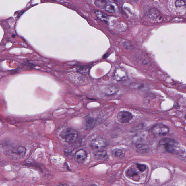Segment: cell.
<instances>
[{
	"label": "cell",
	"instance_id": "6da1fadb",
	"mask_svg": "<svg viewBox=\"0 0 186 186\" xmlns=\"http://www.w3.org/2000/svg\"><path fill=\"white\" fill-rule=\"evenodd\" d=\"M159 145L163 146L167 151L171 154H177L180 153V145L174 140L163 138L160 141Z\"/></svg>",
	"mask_w": 186,
	"mask_h": 186
},
{
	"label": "cell",
	"instance_id": "7a4b0ae2",
	"mask_svg": "<svg viewBox=\"0 0 186 186\" xmlns=\"http://www.w3.org/2000/svg\"><path fill=\"white\" fill-rule=\"evenodd\" d=\"M60 136L69 143H74L77 140L78 133L75 129L68 128L61 133Z\"/></svg>",
	"mask_w": 186,
	"mask_h": 186
},
{
	"label": "cell",
	"instance_id": "3957f363",
	"mask_svg": "<svg viewBox=\"0 0 186 186\" xmlns=\"http://www.w3.org/2000/svg\"><path fill=\"white\" fill-rule=\"evenodd\" d=\"M106 140L104 138L97 137L92 140L90 142V146L96 151H100L107 146Z\"/></svg>",
	"mask_w": 186,
	"mask_h": 186
},
{
	"label": "cell",
	"instance_id": "277c9868",
	"mask_svg": "<svg viewBox=\"0 0 186 186\" xmlns=\"http://www.w3.org/2000/svg\"><path fill=\"white\" fill-rule=\"evenodd\" d=\"M152 133L154 136L160 137L164 136L169 132V127L164 124H156L152 128Z\"/></svg>",
	"mask_w": 186,
	"mask_h": 186
},
{
	"label": "cell",
	"instance_id": "5b68a950",
	"mask_svg": "<svg viewBox=\"0 0 186 186\" xmlns=\"http://www.w3.org/2000/svg\"><path fill=\"white\" fill-rule=\"evenodd\" d=\"M133 116L132 114L127 111H122L117 115V119L118 121L121 123H127L132 119Z\"/></svg>",
	"mask_w": 186,
	"mask_h": 186
},
{
	"label": "cell",
	"instance_id": "8992f818",
	"mask_svg": "<svg viewBox=\"0 0 186 186\" xmlns=\"http://www.w3.org/2000/svg\"><path fill=\"white\" fill-rule=\"evenodd\" d=\"M87 157V152L83 149L78 150L75 153V161L78 162L82 163L85 161Z\"/></svg>",
	"mask_w": 186,
	"mask_h": 186
},
{
	"label": "cell",
	"instance_id": "52a82bcc",
	"mask_svg": "<svg viewBox=\"0 0 186 186\" xmlns=\"http://www.w3.org/2000/svg\"><path fill=\"white\" fill-rule=\"evenodd\" d=\"M26 152V149L23 146H19L17 148L11 150V154L13 158H20L24 156Z\"/></svg>",
	"mask_w": 186,
	"mask_h": 186
},
{
	"label": "cell",
	"instance_id": "ba28073f",
	"mask_svg": "<svg viewBox=\"0 0 186 186\" xmlns=\"http://www.w3.org/2000/svg\"><path fill=\"white\" fill-rule=\"evenodd\" d=\"M115 80L117 81H121L126 78L127 75L124 71L121 69H117L115 72L114 76Z\"/></svg>",
	"mask_w": 186,
	"mask_h": 186
},
{
	"label": "cell",
	"instance_id": "9c48e42d",
	"mask_svg": "<svg viewBox=\"0 0 186 186\" xmlns=\"http://www.w3.org/2000/svg\"><path fill=\"white\" fill-rule=\"evenodd\" d=\"M118 90L119 88L117 86H111L106 87L104 89V92L106 95L110 96L114 95Z\"/></svg>",
	"mask_w": 186,
	"mask_h": 186
},
{
	"label": "cell",
	"instance_id": "30bf717a",
	"mask_svg": "<svg viewBox=\"0 0 186 186\" xmlns=\"http://www.w3.org/2000/svg\"><path fill=\"white\" fill-rule=\"evenodd\" d=\"M105 9L106 11L111 13H115L118 10V8L117 5L113 2H108Z\"/></svg>",
	"mask_w": 186,
	"mask_h": 186
},
{
	"label": "cell",
	"instance_id": "8fae6325",
	"mask_svg": "<svg viewBox=\"0 0 186 186\" xmlns=\"http://www.w3.org/2000/svg\"><path fill=\"white\" fill-rule=\"evenodd\" d=\"M96 152L95 155L97 159L103 161L107 160L108 159V156L106 151L102 150Z\"/></svg>",
	"mask_w": 186,
	"mask_h": 186
},
{
	"label": "cell",
	"instance_id": "7c38bea8",
	"mask_svg": "<svg viewBox=\"0 0 186 186\" xmlns=\"http://www.w3.org/2000/svg\"><path fill=\"white\" fill-rule=\"evenodd\" d=\"M95 120L94 119L91 117H88L86 119L85 121V127L86 129L90 130L94 128L95 126Z\"/></svg>",
	"mask_w": 186,
	"mask_h": 186
},
{
	"label": "cell",
	"instance_id": "4fadbf2b",
	"mask_svg": "<svg viewBox=\"0 0 186 186\" xmlns=\"http://www.w3.org/2000/svg\"><path fill=\"white\" fill-rule=\"evenodd\" d=\"M97 18L104 22L107 23L108 20L107 16L104 13L99 11H96L95 12Z\"/></svg>",
	"mask_w": 186,
	"mask_h": 186
},
{
	"label": "cell",
	"instance_id": "5bb4252c",
	"mask_svg": "<svg viewBox=\"0 0 186 186\" xmlns=\"http://www.w3.org/2000/svg\"><path fill=\"white\" fill-rule=\"evenodd\" d=\"M108 2L107 0H96L95 4L97 7L103 9H105Z\"/></svg>",
	"mask_w": 186,
	"mask_h": 186
},
{
	"label": "cell",
	"instance_id": "9a60e30c",
	"mask_svg": "<svg viewBox=\"0 0 186 186\" xmlns=\"http://www.w3.org/2000/svg\"><path fill=\"white\" fill-rule=\"evenodd\" d=\"M137 148L139 150H142V151H147V150H148V149L150 148H149V146L148 145L143 144H139L137 146H136Z\"/></svg>",
	"mask_w": 186,
	"mask_h": 186
},
{
	"label": "cell",
	"instance_id": "2e32d148",
	"mask_svg": "<svg viewBox=\"0 0 186 186\" xmlns=\"http://www.w3.org/2000/svg\"><path fill=\"white\" fill-rule=\"evenodd\" d=\"M112 153L115 156L120 157L122 154L123 152L120 149H116L112 151Z\"/></svg>",
	"mask_w": 186,
	"mask_h": 186
},
{
	"label": "cell",
	"instance_id": "e0dca14e",
	"mask_svg": "<svg viewBox=\"0 0 186 186\" xmlns=\"http://www.w3.org/2000/svg\"><path fill=\"white\" fill-rule=\"evenodd\" d=\"M137 174V171L134 169H129L127 172V175L129 176V177H132V176L136 175Z\"/></svg>",
	"mask_w": 186,
	"mask_h": 186
},
{
	"label": "cell",
	"instance_id": "ac0fdd59",
	"mask_svg": "<svg viewBox=\"0 0 186 186\" xmlns=\"http://www.w3.org/2000/svg\"><path fill=\"white\" fill-rule=\"evenodd\" d=\"M89 69L88 66H82L79 68V71L80 73L85 74L88 72Z\"/></svg>",
	"mask_w": 186,
	"mask_h": 186
},
{
	"label": "cell",
	"instance_id": "d6986e66",
	"mask_svg": "<svg viewBox=\"0 0 186 186\" xmlns=\"http://www.w3.org/2000/svg\"><path fill=\"white\" fill-rule=\"evenodd\" d=\"M175 5L177 7H180L185 6V2L183 0H177L175 2Z\"/></svg>",
	"mask_w": 186,
	"mask_h": 186
},
{
	"label": "cell",
	"instance_id": "ffe728a7",
	"mask_svg": "<svg viewBox=\"0 0 186 186\" xmlns=\"http://www.w3.org/2000/svg\"><path fill=\"white\" fill-rule=\"evenodd\" d=\"M137 168L140 171L143 172L146 170V166L145 165L140 164H138Z\"/></svg>",
	"mask_w": 186,
	"mask_h": 186
}]
</instances>
